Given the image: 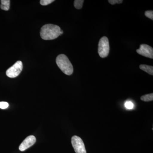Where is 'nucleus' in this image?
Masks as SVG:
<instances>
[{
  "instance_id": "obj_1",
  "label": "nucleus",
  "mask_w": 153,
  "mask_h": 153,
  "mask_svg": "<svg viewBox=\"0 0 153 153\" xmlns=\"http://www.w3.org/2000/svg\"><path fill=\"white\" fill-rule=\"evenodd\" d=\"M61 29L57 25L48 24L41 28L40 36L44 40H52L56 39L60 36Z\"/></svg>"
},
{
  "instance_id": "obj_2",
  "label": "nucleus",
  "mask_w": 153,
  "mask_h": 153,
  "mask_svg": "<svg viewBox=\"0 0 153 153\" xmlns=\"http://www.w3.org/2000/svg\"><path fill=\"white\" fill-rule=\"evenodd\" d=\"M56 62L58 67L64 74L70 75L73 73V66L66 55L60 54L57 56Z\"/></svg>"
},
{
  "instance_id": "obj_3",
  "label": "nucleus",
  "mask_w": 153,
  "mask_h": 153,
  "mask_svg": "<svg viewBox=\"0 0 153 153\" xmlns=\"http://www.w3.org/2000/svg\"><path fill=\"white\" fill-rule=\"evenodd\" d=\"M110 46L108 38L106 37H102L100 40L98 44V54L102 58L107 57L109 54Z\"/></svg>"
},
{
  "instance_id": "obj_4",
  "label": "nucleus",
  "mask_w": 153,
  "mask_h": 153,
  "mask_svg": "<svg viewBox=\"0 0 153 153\" xmlns=\"http://www.w3.org/2000/svg\"><path fill=\"white\" fill-rule=\"evenodd\" d=\"M23 66V63L22 61H18L7 70L6 74L10 78L17 77L22 72Z\"/></svg>"
},
{
  "instance_id": "obj_5",
  "label": "nucleus",
  "mask_w": 153,
  "mask_h": 153,
  "mask_svg": "<svg viewBox=\"0 0 153 153\" xmlns=\"http://www.w3.org/2000/svg\"><path fill=\"white\" fill-rule=\"evenodd\" d=\"M71 141L75 153H86L85 145L81 138L77 136H74L71 138Z\"/></svg>"
},
{
  "instance_id": "obj_6",
  "label": "nucleus",
  "mask_w": 153,
  "mask_h": 153,
  "mask_svg": "<svg viewBox=\"0 0 153 153\" xmlns=\"http://www.w3.org/2000/svg\"><path fill=\"white\" fill-rule=\"evenodd\" d=\"M138 54L148 58L153 59V49L152 47L146 44H141L139 49H137Z\"/></svg>"
},
{
  "instance_id": "obj_7",
  "label": "nucleus",
  "mask_w": 153,
  "mask_h": 153,
  "mask_svg": "<svg viewBox=\"0 0 153 153\" xmlns=\"http://www.w3.org/2000/svg\"><path fill=\"white\" fill-rule=\"evenodd\" d=\"M36 137L34 136L30 135L27 137L20 145L19 147V150L22 152L26 150L33 146L36 142Z\"/></svg>"
},
{
  "instance_id": "obj_8",
  "label": "nucleus",
  "mask_w": 153,
  "mask_h": 153,
  "mask_svg": "<svg viewBox=\"0 0 153 153\" xmlns=\"http://www.w3.org/2000/svg\"><path fill=\"white\" fill-rule=\"evenodd\" d=\"M140 68L143 71H146L148 74L152 75H153V67L152 66L142 64V65H140Z\"/></svg>"
},
{
  "instance_id": "obj_9",
  "label": "nucleus",
  "mask_w": 153,
  "mask_h": 153,
  "mask_svg": "<svg viewBox=\"0 0 153 153\" xmlns=\"http://www.w3.org/2000/svg\"><path fill=\"white\" fill-rule=\"evenodd\" d=\"M1 4L0 7L1 9L5 11L9 10L10 7V0H1Z\"/></svg>"
},
{
  "instance_id": "obj_10",
  "label": "nucleus",
  "mask_w": 153,
  "mask_h": 153,
  "mask_svg": "<svg viewBox=\"0 0 153 153\" xmlns=\"http://www.w3.org/2000/svg\"><path fill=\"white\" fill-rule=\"evenodd\" d=\"M140 99L142 101L145 102L153 101V93H151L149 94L143 95L140 97Z\"/></svg>"
},
{
  "instance_id": "obj_11",
  "label": "nucleus",
  "mask_w": 153,
  "mask_h": 153,
  "mask_svg": "<svg viewBox=\"0 0 153 153\" xmlns=\"http://www.w3.org/2000/svg\"><path fill=\"white\" fill-rule=\"evenodd\" d=\"M83 2V0H75L74 1V6L75 8L78 10L82 8Z\"/></svg>"
},
{
  "instance_id": "obj_12",
  "label": "nucleus",
  "mask_w": 153,
  "mask_h": 153,
  "mask_svg": "<svg viewBox=\"0 0 153 153\" xmlns=\"http://www.w3.org/2000/svg\"><path fill=\"white\" fill-rule=\"evenodd\" d=\"M54 0H41L40 4L41 5L47 6L54 1Z\"/></svg>"
},
{
  "instance_id": "obj_13",
  "label": "nucleus",
  "mask_w": 153,
  "mask_h": 153,
  "mask_svg": "<svg viewBox=\"0 0 153 153\" xmlns=\"http://www.w3.org/2000/svg\"><path fill=\"white\" fill-rule=\"evenodd\" d=\"M146 17L153 20V10L146 11L145 13Z\"/></svg>"
},
{
  "instance_id": "obj_14",
  "label": "nucleus",
  "mask_w": 153,
  "mask_h": 153,
  "mask_svg": "<svg viewBox=\"0 0 153 153\" xmlns=\"http://www.w3.org/2000/svg\"><path fill=\"white\" fill-rule=\"evenodd\" d=\"M125 106L127 109H131L133 108L134 104L131 101H127L125 103Z\"/></svg>"
},
{
  "instance_id": "obj_15",
  "label": "nucleus",
  "mask_w": 153,
  "mask_h": 153,
  "mask_svg": "<svg viewBox=\"0 0 153 153\" xmlns=\"http://www.w3.org/2000/svg\"><path fill=\"white\" fill-rule=\"evenodd\" d=\"M9 106V104L8 102H0V108L1 109H6Z\"/></svg>"
},
{
  "instance_id": "obj_16",
  "label": "nucleus",
  "mask_w": 153,
  "mask_h": 153,
  "mask_svg": "<svg viewBox=\"0 0 153 153\" xmlns=\"http://www.w3.org/2000/svg\"><path fill=\"white\" fill-rule=\"evenodd\" d=\"M108 1L111 4L114 5L116 4H121L123 2V0H108Z\"/></svg>"
},
{
  "instance_id": "obj_17",
  "label": "nucleus",
  "mask_w": 153,
  "mask_h": 153,
  "mask_svg": "<svg viewBox=\"0 0 153 153\" xmlns=\"http://www.w3.org/2000/svg\"><path fill=\"white\" fill-rule=\"evenodd\" d=\"M60 35H62V34H63V31H62V30H61V31H60Z\"/></svg>"
}]
</instances>
